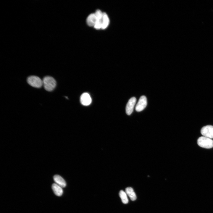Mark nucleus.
Returning a JSON list of instances; mask_svg holds the SVG:
<instances>
[{"instance_id":"1","label":"nucleus","mask_w":213,"mask_h":213,"mask_svg":"<svg viewBox=\"0 0 213 213\" xmlns=\"http://www.w3.org/2000/svg\"><path fill=\"white\" fill-rule=\"evenodd\" d=\"M42 81L44 87L47 91H52L56 87V81L51 76H45L43 78Z\"/></svg>"},{"instance_id":"2","label":"nucleus","mask_w":213,"mask_h":213,"mask_svg":"<svg viewBox=\"0 0 213 213\" xmlns=\"http://www.w3.org/2000/svg\"><path fill=\"white\" fill-rule=\"evenodd\" d=\"M197 142L198 145L202 148L210 149L213 147V140L204 136L199 138Z\"/></svg>"},{"instance_id":"3","label":"nucleus","mask_w":213,"mask_h":213,"mask_svg":"<svg viewBox=\"0 0 213 213\" xmlns=\"http://www.w3.org/2000/svg\"><path fill=\"white\" fill-rule=\"evenodd\" d=\"M28 83L31 86L36 88H40L43 85V81L39 77L36 76H30L27 79Z\"/></svg>"},{"instance_id":"4","label":"nucleus","mask_w":213,"mask_h":213,"mask_svg":"<svg viewBox=\"0 0 213 213\" xmlns=\"http://www.w3.org/2000/svg\"><path fill=\"white\" fill-rule=\"evenodd\" d=\"M201 134L204 137L210 138H213V126L207 125L202 128L201 130Z\"/></svg>"},{"instance_id":"5","label":"nucleus","mask_w":213,"mask_h":213,"mask_svg":"<svg viewBox=\"0 0 213 213\" xmlns=\"http://www.w3.org/2000/svg\"><path fill=\"white\" fill-rule=\"evenodd\" d=\"M147 104V99L144 96H141L139 98L135 107L136 111L141 112L143 110Z\"/></svg>"},{"instance_id":"6","label":"nucleus","mask_w":213,"mask_h":213,"mask_svg":"<svg viewBox=\"0 0 213 213\" xmlns=\"http://www.w3.org/2000/svg\"><path fill=\"white\" fill-rule=\"evenodd\" d=\"M103 13L100 10H97L94 13L96 17V21L94 26L96 29H101Z\"/></svg>"},{"instance_id":"7","label":"nucleus","mask_w":213,"mask_h":213,"mask_svg":"<svg viewBox=\"0 0 213 213\" xmlns=\"http://www.w3.org/2000/svg\"><path fill=\"white\" fill-rule=\"evenodd\" d=\"M136 101V98L134 97L129 100L126 107V112L127 115H130L133 112Z\"/></svg>"},{"instance_id":"8","label":"nucleus","mask_w":213,"mask_h":213,"mask_svg":"<svg viewBox=\"0 0 213 213\" xmlns=\"http://www.w3.org/2000/svg\"><path fill=\"white\" fill-rule=\"evenodd\" d=\"M80 99L81 104L85 106L89 105L92 101V99L90 95L87 93H83L80 97Z\"/></svg>"},{"instance_id":"9","label":"nucleus","mask_w":213,"mask_h":213,"mask_svg":"<svg viewBox=\"0 0 213 213\" xmlns=\"http://www.w3.org/2000/svg\"><path fill=\"white\" fill-rule=\"evenodd\" d=\"M53 179L55 183L61 187L64 188L66 185V183L64 179L58 175H55L53 177Z\"/></svg>"},{"instance_id":"10","label":"nucleus","mask_w":213,"mask_h":213,"mask_svg":"<svg viewBox=\"0 0 213 213\" xmlns=\"http://www.w3.org/2000/svg\"><path fill=\"white\" fill-rule=\"evenodd\" d=\"M96 17L95 13L90 14L86 19V22L88 25L91 27L94 26L96 21Z\"/></svg>"},{"instance_id":"11","label":"nucleus","mask_w":213,"mask_h":213,"mask_svg":"<svg viewBox=\"0 0 213 213\" xmlns=\"http://www.w3.org/2000/svg\"><path fill=\"white\" fill-rule=\"evenodd\" d=\"M52 188L54 194L57 196H61L63 193L62 188L56 184L53 183L52 185Z\"/></svg>"},{"instance_id":"12","label":"nucleus","mask_w":213,"mask_h":213,"mask_svg":"<svg viewBox=\"0 0 213 213\" xmlns=\"http://www.w3.org/2000/svg\"><path fill=\"white\" fill-rule=\"evenodd\" d=\"M125 192L132 201H135L136 199V196L133 189L130 187L127 188L125 189Z\"/></svg>"},{"instance_id":"13","label":"nucleus","mask_w":213,"mask_h":213,"mask_svg":"<svg viewBox=\"0 0 213 213\" xmlns=\"http://www.w3.org/2000/svg\"><path fill=\"white\" fill-rule=\"evenodd\" d=\"M109 22V19L106 13L103 12L101 29H104L106 28L108 26Z\"/></svg>"},{"instance_id":"14","label":"nucleus","mask_w":213,"mask_h":213,"mask_svg":"<svg viewBox=\"0 0 213 213\" xmlns=\"http://www.w3.org/2000/svg\"><path fill=\"white\" fill-rule=\"evenodd\" d=\"M119 194L123 203L126 204L128 203V200L126 192L123 190H121L119 192Z\"/></svg>"}]
</instances>
